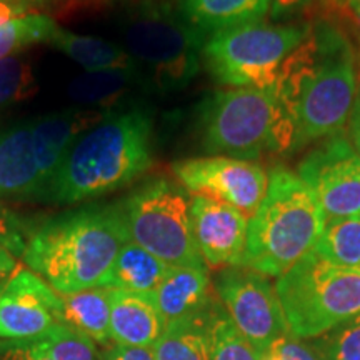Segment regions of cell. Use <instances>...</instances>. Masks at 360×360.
<instances>
[{
    "label": "cell",
    "mask_w": 360,
    "mask_h": 360,
    "mask_svg": "<svg viewBox=\"0 0 360 360\" xmlns=\"http://www.w3.org/2000/svg\"><path fill=\"white\" fill-rule=\"evenodd\" d=\"M274 92L295 129V148L342 134L357 96L352 44L332 20L317 19L278 70Z\"/></svg>",
    "instance_id": "cell-1"
},
{
    "label": "cell",
    "mask_w": 360,
    "mask_h": 360,
    "mask_svg": "<svg viewBox=\"0 0 360 360\" xmlns=\"http://www.w3.org/2000/svg\"><path fill=\"white\" fill-rule=\"evenodd\" d=\"M125 242L117 205L85 207L35 225L22 259L57 294H72L102 287Z\"/></svg>",
    "instance_id": "cell-2"
},
{
    "label": "cell",
    "mask_w": 360,
    "mask_h": 360,
    "mask_svg": "<svg viewBox=\"0 0 360 360\" xmlns=\"http://www.w3.org/2000/svg\"><path fill=\"white\" fill-rule=\"evenodd\" d=\"M150 165V117L139 109L105 114L70 148L47 200L79 204L97 199L132 184Z\"/></svg>",
    "instance_id": "cell-3"
},
{
    "label": "cell",
    "mask_w": 360,
    "mask_h": 360,
    "mask_svg": "<svg viewBox=\"0 0 360 360\" xmlns=\"http://www.w3.org/2000/svg\"><path fill=\"white\" fill-rule=\"evenodd\" d=\"M326 220L321 202L299 175L272 170L267 192L249 219L240 267L281 277L314 250Z\"/></svg>",
    "instance_id": "cell-4"
},
{
    "label": "cell",
    "mask_w": 360,
    "mask_h": 360,
    "mask_svg": "<svg viewBox=\"0 0 360 360\" xmlns=\"http://www.w3.org/2000/svg\"><path fill=\"white\" fill-rule=\"evenodd\" d=\"M199 130L205 152L254 162L295 148V129L274 89L217 90L204 98Z\"/></svg>",
    "instance_id": "cell-5"
},
{
    "label": "cell",
    "mask_w": 360,
    "mask_h": 360,
    "mask_svg": "<svg viewBox=\"0 0 360 360\" xmlns=\"http://www.w3.org/2000/svg\"><path fill=\"white\" fill-rule=\"evenodd\" d=\"M125 52L159 92L186 89L200 70L205 35L177 8L160 0H141L124 19Z\"/></svg>",
    "instance_id": "cell-6"
},
{
    "label": "cell",
    "mask_w": 360,
    "mask_h": 360,
    "mask_svg": "<svg viewBox=\"0 0 360 360\" xmlns=\"http://www.w3.org/2000/svg\"><path fill=\"white\" fill-rule=\"evenodd\" d=\"M276 292L295 339H317L360 314V270L327 262L314 250L277 278Z\"/></svg>",
    "instance_id": "cell-7"
},
{
    "label": "cell",
    "mask_w": 360,
    "mask_h": 360,
    "mask_svg": "<svg viewBox=\"0 0 360 360\" xmlns=\"http://www.w3.org/2000/svg\"><path fill=\"white\" fill-rule=\"evenodd\" d=\"M191 202L182 186L155 177L115 205L130 242L167 265L207 269L193 238Z\"/></svg>",
    "instance_id": "cell-8"
},
{
    "label": "cell",
    "mask_w": 360,
    "mask_h": 360,
    "mask_svg": "<svg viewBox=\"0 0 360 360\" xmlns=\"http://www.w3.org/2000/svg\"><path fill=\"white\" fill-rule=\"evenodd\" d=\"M307 30L309 24L250 22L210 35L202 57L210 75L220 84L267 90L276 85L282 62L302 42Z\"/></svg>",
    "instance_id": "cell-9"
},
{
    "label": "cell",
    "mask_w": 360,
    "mask_h": 360,
    "mask_svg": "<svg viewBox=\"0 0 360 360\" xmlns=\"http://www.w3.org/2000/svg\"><path fill=\"white\" fill-rule=\"evenodd\" d=\"M215 290L233 326L260 354L290 334L277 292L262 274L245 267L222 270Z\"/></svg>",
    "instance_id": "cell-10"
},
{
    "label": "cell",
    "mask_w": 360,
    "mask_h": 360,
    "mask_svg": "<svg viewBox=\"0 0 360 360\" xmlns=\"http://www.w3.org/2000/svg\"><path fill=\"white\" fill-rule=\"evenodd\" d=\"M297 175L321 202L327 220L360 215V157L344 134L310 150Z\"/></svg>",
    "instance_id": "cell-11"
},
{
    "label": "cell",
    "mask_w": 360,
    "mask_h": 360,
    "mask_svg": "<svg viewBox=\"0 0 360 360\" xmlns=\"http://www.w3.org/2000/svg\"><path fill=\"white\" fill-rule=\"evenodd\" d=\"M172 174L187 192L225 202L249 219L259 209L269 187V175L259 164L231 157L175 162Z\"/></svg>",
    "instance_id": "cell-12"
},
{
    "label": "cell",
    "mask_w": 360,
    "mask_h": 360,
    "mask_svg": "<svg viewBox=\"0 0 360 360\" xmlns=\"http://www.w3.org/2000/svg\"><path fill=\"white\" fill-rule=\"evenodd\" d=\"M60 322V295L30 269L0 289V340H35Z\"/></svg>",
    "instance_id": "cell-13"
},
{
    "label": "cell",
    "mask_w": 360,
    "mask_h": 360,
    "mask_svg": "<svg viewBox=\"0 0 360 360\" xmlns=\"http://www.w3.org/2000/svg\"><path fill=\"white\" fill-rule=\"evenodd\" d=\"M191 222L207 267H240L249 231L245 214L225 202L195 195L191 202Z\"/></svg>",
    "instance_id": "cell-14"
},
{
    "label": "cell",
    "mask_w": 360,
    "mask_h": 360,
    "mask_svg": "<svg viewBox=\"0 0 360 360\" xmlns=\"http://www.w3.org/2000/svg\"><path fill=\"white\" fill-rule=\"evenodd\" d=\"M105 112L98 109H65L29 120L35 160H37L42 199H47L53 179L80 135L101 122Z\"/></svg>",
    "instance_id": "cell-15"
},
{
    "label": "cell",
    "mask_w": 360,
    "mask_h": 360,
    "mask_svg": "<svg viewBox=\"0 0 360 360\" xmlns=\"http://www.w3.org/2000/svg\"><path fill=\"white\" fill-rule=\"evenodd\" d=\"M42 199L29 122L0 130V200Z\"/></svg>",
    "instance_id": "cell-16"
},
{
    "label": "cell",
    "mask_w": 360,
    "mask_h": 360,
    "mask_svg": "<svg viewBox=\"0 0 360 360\" xmlns=\"http://www.w3.org/2000/svg\"><path fill=\"white\" fill-rule=\"evenodd\" d=\"M152 297L165 327L199 317L212 307L209 272L207 269L169 265Z\"/></svg>",
    "instance_id": "cell-17"
},
{
    "label": "cell",
    "mask_w": 360,
    "mask_h": 360,
    "mask_svg": "<svg viewBox=\"0 0 360 360\" xmlns=\"http://www.w3.org/2000/svg\"><path fill=\"white\" fill-rule=\"evenodd\" d=\"M165 323L154 297L110 289V342L130 347H154Z\"/></svg>",
    "instance_id": "cell-18"
},
{
    "label": "cell",
    "mask_w": 360,
    "mask_h": 360,
    "mask_svg": "<svg viewBox=\"0 0 360 360\" xmlns=\"http://www.w3.org/2000/svg\"><path fill=\"white\" fill-rule=\"evenodd\" d=\"M180 13L204 35L262 20L267 0H179Z\"/></svg>",
    "instance_id": "cell-19"
},
{
    "label": "cell",
    "mask_w": 360,
    "mask_h": 360,
    "mask_svg": "<svg viewBox=\"0 0 360 360\" xmlns=\"http://www.w3.org/2000/svg\"><path fill=\"white\" fill-rule=\"evenodd\" d=\"M60 295V323L90 337L96 344H110V289L94 287Z\"/></svg>",
    "instance_id": "cell-20"
},
{
    "label": "cell",
    "mask_w": 360,
    "mask_h": 360,
    "mask_svg": "<svg viewBox=\"0 0 360 360\" xmlns=\"http://www.w3.org/2000/svg\"><path fill=\"white\" fill-rule=\"evenodd\" d=\"M167 269L169 265L157 259L154 254L129 240L115 257L102 287L152 295Z\"/></svg>",
    "instance_id": "cell-21"
},
{
    "label": "cell",
    "mask_w": 360,
    "mask_h": 360,
    "mask_svg": "<svg viewBox=\"0 0 360 360\" xmlns=\"http://www.w3.org/2000/svg\"><path fill=\"white\" fill-rule=\"evenodd\" d=\"M57 51L84 67L85 72L137 69L122 45L98 37H87L58 27L49 42Z\"/></svg>",
    "instance_id": "cell-22"
},
{
    "label": "cell",
    "mask_w": 360,
    "mask_h": 360,
    "mask_svg": "<svg viewBox=\"0 0 360 360\" xmlns=\"http://www.w3.org/2000/svg\"><path fill=\"white\" fill-rule=\"evenodd\" d=\"M142 82L139 69L85 72L67 87V96L79 105L110 107Z\"/></svg>",
    "instance_id": "cell-23"
},
{
    "label": "cell",
    "mask_w": 360,
    "mask_h": 360,
    "mask_svg": "<svg viewBox=\"0 0 360 360\" xmlns=\"http://www.w3.org/2000/svg\"><path fill=\"white\" fill-rule=\"evenodd\" d=\"M212 309L210 307L195 319L180 321L165 327L164 334L152 347L155 360H209L207 327Z\"/></svg>",
    "instance_id": "cell-24"
},
{
    "label": "cell",
    "mask_w": 360,
    "mask_h": 360,
    "mask_svg": "<svg viewBox=\"0 0 360 360\" xmlns=\"http://www.w3.org/2000/svg\"><path fill=\"white\" fill-rule=\"evenodd\" d=\"M314 252L339 267L360 270V215L326 220Z\"/></svg>",
    "instance_id": "cell-25"
},
{
    "label": "cell",
    "mask_w": 360,
    "mask_h": 360,
    "mask_svg": "<svg viewBox=\"0 0 360 360\" xmlns=\"http://www.w3.org/2000/svg\"><path fill=\"white\" fill-rule=\"evenodd\" d=\"M58 24L47 13H27L0 25V60L15 56L29 45L51 42Z\"/></svg>",
    "instance_id": "cell-26"
},
{
    "label": "cell",
    "mask_w": 360,
    "mask_h": 360,
    "mask_svg": "<svg viewBox=\"0 0 360 360\" xmlns=\"http://www.w3.org/2000/svg\"><path fill=\"white\" fill-rule=\"evenodd\" d=\"M209 335V360H262L260 354L237 327L227 314L212 309L207 327Z\"/></svg>",
    "instance_id": "cell-27"
},
{
    "label": "cell",
    "mask_w": 360,
    "mask_h": 360,
    "mask_svg": "<svg viewBox=\"0 0 360 360\" xmlns=\"http://www.w3.org/2000/svg\"><path fill=\"white\" fill-rule=\"evenodd\" d=\"M37 342L52 360H98L101 355L90 337L60 322Z\"/></svg>",
    "instance_id": "cell-28"
},
{
    "label": "cell",
    "mask_w": 360,
    "mask_h": 360,
    "mask_svg": "<svg viewBox=\"0 0 360 360\" xmlns=\"http://www.w3.org/2000/svg\"><path fill=\"white\" fill-rule=\"evenodd\" d=\"M37 90V80L29 62L17 56L0 60V110L27 101Z\"/></svg>",
    "instance_id": "cell-29"
},
{
    "label": "cell",
    "mask_w": 360,
    "mask_h": 360,
    "mask_svg": "<svg viewBox=\"0 0 360 360\" xmlns=\"http://www.w3.org/2000/svg\"><path fill=\"white\" fill-rule=\"evenodd\" d=\"M312 345L323 360H360V314L314 339Z\"/></svg>",
    "instance_id": "cell-30"
},
{
    "label": "cell",
    "mask_w": 360,
    "mask_h": 360,
    "mask_svg": "<svg viewBox=\"0 0 360 360\" xmlns=\"http://www.w3.org/2000/svg\"><path fill=\"white\" fill-rule=\"evenodd\" d=\"M34 225L0 204V247L11 252L15 257H22L27 240Z\"/></svg>",
    "instance_id": "cell-31"
},
{
    "label": "cell",
    "mask_w": 360,
    "mask_h": 360,
    "mask_svg": "<svg viewBox=\"0 0 360 360\" xmlns=\"http://www.w3.org/2000/svg\"><path fill=\"white\" fill-rule=\"evenodd\" d=\"M267 352L277 355L281 360H323L314 345H307L302 339L287 334L278 339Z\"/></svg>",
    "instance_id": "cell-32"
},
{
    "label": "cell",
    "mask_w": 360,
    "mask_h": 360,
    "mask_svg": "<svg viewBox=\"0 0 360 360\" xmlns=\"http://www.w3.org/2000/svg\"><path fill=\"white\" fill-rule=\"evenodd\" d=\"M0 360H52L35 340H0Z\"/></svg>",
    "instance_id": "cell-33"
},
{
    "label": "cell",
    "mask_w": 360,
    "mask_h": 360,
    "mask_svg": "<svg viewBox=\"0 0 360 360\" xmlns=\"http://www.w3.org/2000/svg\"><path fill=\"white\" fill-rule=\"evenodd\" d=\"M98 360H155L152 347H130L112 342L107 349L98 355Z\"/></svg>",
    "instance_id": "cell-34"
},
{
    "label": "cell",
    "mask_w": 360,
    "mask_h": 360,
    "mask_svg": "<svg viewBox=\"0 0 360 360\" xmlns=\"http://www.w3.org/2000/svg\"><path fill=\"white\" fill-rule=\"evenodd\" d=\"M317 0H267L270 19H287L307 11Z\"/></svg>",
    "instance_id": "cell-35"
},
{
    "label": "cell",
    "mask_w": 360,
    "mask_h": 360,
    "mask_svg": "<svg viewBox=\"0 0 360 360\" xmlns=\"http://www.w3.org/2000/svg\"><path fill=\"white\" fill-rule=\"evenodd\" d=\"M37 0H0V25L15 17L34 13Z\"/></svg>",
    "instance_id": "cell-36"
},
{
    "label": "cell",
    "mask_w": 360,
    "mask_h": 360,
    "mask_svg": "<svg viewBox=\"0 0 360 360\" xmlns=\"http://www.w3.org/2000/svg\"><path fill=\"white\" fill-rule=\"evenodd\" d=\"M327 7L342 12L360 29V0H323Z\"/></svg>",
    "instance_id": "cell-37"
},
{
    "label": "cell",
    "mask_w": 360,
    "mask_h": 360,
    "mask_svg": "<svg viewBox=\"0 0 360 360\" xmlns=\"http://www.w3.org/2000/svg\"><path fill=\"white\" fill-rule=\"evenodd\" d=\"M349 127H350V142L360 157V92L355 96L352 110L349 115Z\"/></svg>",
    "instance_id": "cell-38"
},
{
    "label": "cell",
    "mask_w": 360,
    "mask_h": 360,
    "mask_svg": "<svg viewBox=\"0 0 360 360\" xmlns=\"http://www.w3.org/2000/svg\"><path fill=\"white\" fill-rule=\"evenodd\" d=\"M19 269L20 267L19 264H17L15 255H12L11 252L0 247V287H2Z\"/></svg>",
    "instance_id": "cell-39"
},
{
    "label": "cell",
    "mask_w": 360,
    "mask_h": 360,
    "mask_svg": "<svg viewBox=\"0 0 360 360\" xmlns=\"http://www.w3.org/2000/svg\"><path fill=\"white\" fill-rule=\"evenodd\" d=\"M262 360H281L277 357V355H274L272 352H265L264 354V357H262Z\"/></svg>",
    "instance_id": "cell-40"
}]
</instances>
